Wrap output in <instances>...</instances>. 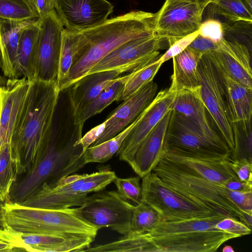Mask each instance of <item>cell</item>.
I'll return each instance as SVG.
<instances>
[{
    "mask_svg": "<svg viewBox=\"0 0 252 252\" xmlns=\"http://www.w3.org/2000/svg\"><path fill=\"white\" fill-rule=\"evenodd\" d=\"M84 124L73 110L64 108L54 115L49 142L36 167L17 179L10 193L11 202L21 203L35 194L44 184L52 185L83 168V146L80 142Z\"/></svg>",
    "mask_w": 252,
    "mask_h": 252,
    "instance_id": "obj_1",
    "label": "cell"
},
{
    "mask_svg": "<svg viewBox=\"0 0 252 252\" xmlns=\"http://www.w3.org/2000/svg\"><path fill=\"white\" fill-rule=\"evenodd\" d=\"M60 91L57 82H30L23 111L10 141L18 176L32 171L45 150Z\"/></svg>",
    "mask_w": 252,
    "mask_h": 252,
    "instance_id": "obj_2",
    "label": "cell"
},
{
    "mask_svg": "<svg viewBox=\"0 0 252 252\" xmlns=\"http://www.w3.org/2000/svg\"><path fill=\"white\" fill-rule=\"evenodd\" d=\"M156 13L133 10L108 19L102 24L82 32L87 43L75 59L63 89L86 75L101 59L126 42L153 35Z\"/></svg>",
    "mask_w": 252,
    "mask_h": 252,
    "instance_id": "obj_3",
    "label": "cell"
},
{
    "mask_svg": "<svg viewBox=\"0 0 252 252\" xmlns=\"http://www.w3.org/2000/svg\"><path fill=\"white\" fill-rule=\"evenodd\" d=\"M0 222L2 229L20 233L83 235L95 238L98 231L78 216L76 208L45 209L11 201L2 204Z\"/></svg>",
    "mask_w": 252,
    "mask_h": 252,
    "instance_id": "obj_4",
    "label": "cell"
},
{
    "mask_svg": "<svg viewBox=\"0 0 252 252\" xmlns=\"http://www.w3.org/2000/svg\"><path fill=\"white\" fill-rule=\"evenodd\" d=\"M153 172L167 186L188 199L244 223L246 212L230 199L228 189L222 185L197 175L186 166L168 158L163 151L161 158Z\"/></svg>",
    "mask_w": 252,
    "mask_h": 252,
    "instance_id": "obj_5",
    "label": "cell"
},
{
    "mask_svg": "<svg viewBox=\"0 0 252 252\" xmlns=\"http://www.w3.org/2000/svg\"><path fill=\"white\" fill-rule=\"evenodd\" d=\"M116 177L108 167L91 174H72L52 185L44 184L35 194L20 204L51 209L80 207L89 193L103 190Z\"/></svg>",
    "mask_w": 252,
    "mask_h": 252,
    "instance_id": "obj_6",
    "label": "cell"
},
{
    "mask_svg": "<svg viewBox=\"0 0 252 252\" xmlns=\"http://www.w3.org/2000/svg\"><path fill=\"white\" fill-rule=\"evenodd\" d=\"M163 152L179 157L204 159L225 158L231 154L226 144L213 140L187 117L172 110Z\"/></svg>",
    "mask_w": 252,
    "mask_h": 252,
    "instance_id": "obj_7",
    "label": "cell"
},
{
    "mask_svg": "<svg viewBox=\"0 0 252 252\" xmlns=\"http://www.w3.org/2000/svg\"><path fill=\"white\" fill-rule=\"evenodd\" d=\"M197 73L200 98L231 155L235 151V145L227 105L224 76L211 52L202 56Z\"/></svg>",
    "mask_w": 252,
    "mask_h": 252,
    "instance_id": "obj_8",
    "label": "cell"
},
{
    "mask_svg": "<svg viewBox=\"0 0 252 252\" xmlns=\"http://www.w3.org/2000/svg\"><path fill=\"white\" fill-rule=\"evenodd\" d=\"M141 179L142 200L155 209L162 220H178L222 215L178 193L167 186L153 171Z\"/></svg>",
    "mask_w": 252,
    "mask_h": 252,
    "instance_id": "obj_9",
    "label": "cell"
},
{
    "mask_svg": "<svg viewBox=\"0 0 252 252\" xmlns=\"http://www.w3.org/2000/svg\"><path fill=\"white\" fill-rule=\"evenodd\" d=\"M134 206L117 191L102 190L87 196L84 203L76 208V212L81 219L98 230L109 227L126 236Z\"/></svg>",
    "mask_w": 252,
    "mask_h": 252,
    "instance_id": "obj_10",
    "label": "cell"
},
{
    "mask_svg": "<svg viewBox=\"0 0 252 252\" xmlns=\"http://www.w3.org/2000/svg\"><path fill=\"white\" fill-rule=\"evenodd\" d=\"M166 47L169 48L166 40L157 34L128 41L101 59L87 74L107 70L122 73L137 70L156 59L159 56L158 50Z\"/></svg>",
    "mask_w": 252,
    "mask_h": 252,
    "instance_id": "obj_11",
    "label": "cell"
},
{
    "mask_svg": "<svg viewBox=\"0 0 252 252\" xmlns=\"http://www.w3.org/2000/svg\"><path fill=\"white\" fill-rule=\"evenodd\" d=\"M38 20L34 81L57 83L63 26L55 9Z\"/></svg>",
    "mask_w": 252,
    "mask_h": 252,
    "instance_id": "obj_12",
    "label": "cell"
},
{
    "mask_svg": "<svg viewBox=\"0 0 252 252\" xmlns=\"http://www.w3.org/2000/svg\"><path fill=\"white\" fill-rule=\"evenodd\" d=\"M204 10L194 3L165 0L156 13V34L166 39L169 47L177 40L198 31Z\"/></svg>",
    "mask_w": 252,
    "mask_h": 252,
    "instance_id": "obj_13",
    "label": "cell"
},
{
    "mask_svg": "<svg viewBox=\"0 0 252 252\" xmlns=\"http://www.w3.org/2000/svg\"><path fill=\"white\" fill-rule=\"evenodd\" d=\"M55 9L65 29L82 32L106 21L113 5L107 0H57Z\"/></svg>",
    "mask_w": 252,
    "mask_h": 252,
    "instance_id": "obj_14",
    "label": "cell"
},
{
    "mask_svg": "<svg viewBox=\"0 0 252 252\" xmlns=\"http://www.w3.org/2000/svg\"><path fill=\"white\" fill-rule=\"evenodd\" d=\"M148 236L154 247V252H216L224 242L240 237L238 235L218 230Z\"/></svg>",
    "mask_w": 252,
    "mask_h": 252,
    "instance_id": "obj_15",
    "label": "cell"
},
{
    "mask_svg": "<svg viewBox=\"0 0 252 252\" xmlns=\"http://www.w3.org/2000/svg\"><path fill=\"white\" fill-rule=\"evenodd\" d=\"M176 92L169 89L159 91L138 116V121L123 141L116 156L128 164L143 140L167 113Z\"/></svg>",
    "mask_w": 252,
    "mask_h": 252,
    "instance_id": "obj_16",
    "label": "cell"
},
{
    "mask_svg": "<svg viewBox=\"0 0 252 252\" xmlns=\"http://www.w3.org/2000/svg\"><path fill=\"white\" fill-rule=\"evenodd\" d=\"M0 239L19 249L21 252H84L94 238L83 235H57L20 233L0 230Z\"/></svg>",
    "mask_w": 252,
    "mask_h": 252,
    "instance_id": "obj_17",
    "label": "cell"
},
{
    "mask_svg": "<svg viewBox=\"0 0 252 252\" xmlns=\"http://www.w3.org/2000/svg\"><path fill=\"white\" fill-rule=\"evenodd\" d=\"M158 88L157 83L153 81L125 99L104 122L102 134L90 146L111 139L133 123L154 99Z\"/></svg>",
    "mask_w": 252,
    "mask_h": 252,
    "instance_id": "obj_18",
    "label": "cell"
},
{
    "mask_svg": "<svg viewBox=\"0 0 252 252\" xmlns=\"http://www.w3.org/2000/svg\"><path fill=\"white\" fill-rule=\"evenodd\" d=\"M30 82L24 77L8 79L0 88V149L10 144L22 114Z\"/></svg>",
    "mask_w": 252,
    "mask_h": 252,
    "instance_id": "obj_19",
    "label": "cell"
},
{
    "mask_svg": "<svg viewBox=\"0 0 252 252\" xmlns=\"http://www.w3.org/2000/svg\"><path fill=\"white\" fill-rule=\"evenodd\" d=\"M218 42V49L211 53L220 69L231 79L252 89V51L223 37Z\"/></svg>",
    "mask_w": 252,
    "mask_h": 252,
    "instance_id": "obj_20",
    "label": "cell"
},
{
    "mask_svg": "<svg viewBox=\"0 0 252 252\" xmlns=\"http://www.w3.org/2000/svg\"><path fill=\"white\" fill-rule=\"evenodd\" d=\"M171 113V109L143 140L129 164L141 178L153 171L161 158L165 134Z\"/></svg>",
    "mask_w": 252,
    "mask_h": 252,
    "instance_id": "obj_21",
    "label": "cell"
},
{
    "mask_svg": "<svg viewBox=\"0 0 252 252\" xmlns=\"http://www.w3.org/2000/svg\"><path fill=\"white\" fill-rule=\"evenodd\" d=\"M35 19L15 21L0 19V68L8 79L20 78L18 61L19 37L22 30Z\"/></svg>",
    "mask_w": 252,
    "mask_h": 252,
    "instance_id": "obj_22",
    "label": "cell"
},
{
    "mask_svg": "<svg viewBox=\"0 0 252 252\" xmlns=\"http://www.w3.org/2000/svg\"><path fill=\"white\" fill-rule=\"evenodd\" d=\"M171 109L187 117L213 140L226 144L209 120L200 94L186 90L176 92Z\"/></svg>",
    "mask_w": 252,
    "mask_h": 252,
    "instance_id": "obj_23",
    "label": "cell"
},
{
    "mask_svg": "<svg viewBox=\"0 0 252 252\" xmlns=\"http://www.w3.org/2000/svg\"><path fill=\"white\" fill-rule=\"evenodd\" d=\"M122 73L118 70H107L88 74L70 86V95L76 112L92 101Z\"/></svg>",
    "mask_w": 252,
    "mask_h": 252,
    "instance_id": "obj_24",
    "label": "cell"
},
{
    "mask_svg": "<svg viewBox=\"0 0 252 252\" xmlns=\"http://www.w3.org/2000/svg\"><path fill=\"white\" fill-rule=\"evenodd\" d=\"M202 55L188 47L172 58L173 71L170 90L176 92L186 90L200 94L197 67Z\"/></svg>",
    "mask_w": 252,
    "mask_h": 252,
    "instance_id": "obj_25",
    "label": "cell"
},
{
    "mask_svg": "<svg viewBox=\"0 0 252 252\" xmlns=\"http://www.w3.org/2000/svg\"><path fill=\"white\" fill-rule=\"evenodd\" d=\"M163 153L169 159L182 164L197 175L214 183L224 186L228 181L239 180L229 166V157L204 159L179 157Z\"/></svg>",
    "mask_w": 252,
    "mask_h": 252,
    "instance_id": "obj_26",
    "label": "cell"
},
{
    "mask_svg": "<svg viewBox=\"0 0 252 252\" xmlns=\"http://www.w3.org/2000/svg\"><path fill=\"white\" fill-rule=\"evenodd\" d=\"M224 76L227 105L231 122L251 119L252 89L234 80L225 74Z\"/></svg>",
    "mask_w": 252,
    "mask_h": 252,
    "instance_id": "obj_27",
    "label": "cell"
},
{
    "mask_svg": "<svg viewBox=\"0 0 252 252\" xmlns=\"http://www.w3.org/2000/svg\"><path fill=\"white\" fill-rule=\"evenodd\" d=\"M39 29L37 18L22 30L18 42L19 75L26 78L29 82L34 81L36 45Z\"/></svg>",
    "mask_w": 252,
    "mask_h": 252,
    "instance_id": "obj_28",
    "label": "cell"
},
{
    "mask_svg": "<svg viewBox=\"0 0 252 252\" xmlns=\"http://www.w3.org/2000/svg\"><path fill=\"white\" fill-rule=\"evenodd\" d=\"M87 43V39L82 32L64 28L57 79L60 90L63 89L75 59Z\"/></svg>",
    "mask_w": 252,
    "mask_h": 252,
    "instance_id": "obj_29",
    "label": "cell"
},
{
    "mask_svg": "<svg viewBox=\"0 0 252 252\" xmlns=\"http://www.w3.org/2000/svg\"><path fill=\"white\" fill-rule=\"evenodd\" d=\"M226 217L216 215L178 220H161L152 230L146 234L150 237H155L189 231L216 230V224Z\"/></svg>",
    "mask_w": 252,
    "mask_h": 252,
    "instance_id": "obj_30",
    "label": "cell"
},
{
    "mask_svg": "<svg viewBox=\"0 0 252 252\" xmlns=\"http://www.w3.org/2000/svg\"><path fill=\"white\" fill-rule=\"evenodd\" d=\"M132 72L122 77H119L110 85L103 89L92 101L78 112H76L78 122L84 124L89 118L100 113L114 101H117L126 81Z\"/></svg>",
    "mask_w": 252,
    "mask_h": 252,
    "instance_id": "obj_31",
    "label": "cell"
},
{
    "mask_svg": "<svg viewBox=\"0 0 252 252\" xmlns=\"http://www.w3.org/2000/svg\"><path fill=\"white\" fill-rule=\"evenodd\" d=\"M138 117L130 125L111 139L94 146L89 147L83 153L85 164L103 163L111 159L119 151L124 139L136 124Z\"/></svg>",
    "mask_w": 252,
    "mask_h": 252,
    "instance_id": "obj_32",
    "label": "cell"
},
{
    "mask_svg": "<svg viewBox=\"0 0 252 252\" xmlns=\"http://www.w3.org/2000/svg\"><path fill=\"white\" fill-rule=\"evenodd\" d=\"M18 176L10 144L0 149V202L10 201V193Z\"/></svg>",
    "mask_w": 252,
    "mask_h": 252,
    "instance_id": "obj_33",
    "label": "cell"
},
{
    "mask_svg": "<svg viewBox=\"0 0 252 252\" xmlns=\"http://www.w3.org/2000/svg\"><path fill=\"white\" fill-rule=\"evenodd\" d=\"M161 219L160 214L155 209L142 200L133 207L129 231L127 235L149 232Z\"/></svg>",
    "mask_w": 252,
    "mask_h": 252,
    "instance_id": "obj_34",
    "label": "cell"
},
{
    "mask_svg": "<svg viewBox=\"0 0 252 252\" xmlns=\"http://www.w3.org/2000/svg\"><path fill=\"white\" fill-rule=\"evenodd\" d=\"M159 56L160 55L144 67L132 72V75L126 81L121 94L117 100V101H124L153 81L162 64L158 61Z\"/></svg>",
    "mask_w": 252,
    "mask_h": 252,
    "instance_id": "obj_35",
    "label": "cell"
},
{
    "mask_svg": "<svg viewBox=\"0 0 252 252\" xmlns=\"http://www.w3.org/2000/svg\"><path fill=\"white\" fill-rule=\"evenodd\" d=\"M235 140V151L230 158H245L252 162V118L232 123Z\"/></svg>",
    "mask_w": 252,
    "mask_h": 252,
    "instance_id": "obj_36",
    "label": "cell"
},
{
    "mask_svg": "<svg viewBox=\"0 0 252 252\" xmlns=\"http://www.w3.org/2000/svg\"><path fill=\"white\" fill-rule=\"evenodd\" d=\"M38 18L32 0H0V19L25 21Z\"/></svg>",
    "mask_w": 252,
    "mask_h": 252,
    "instance_id": "obj_37",
    "label": "cell"
},
{
    "mask_svg": "<svg viewBox=\"0 0 252 252\" xmlns=\"http://www.w3.org/2000/svg\"><path fill=\"white\" fill-rule=\"evenodd\" d=\"M210 4L216 14L231 23H252V13L248 10L242 0H212Z\"/></svg>",
    "mask_w": 252,
    "mask_h": 252,
    "instance_id": "obj_38",
    "label": "cell"
},
{
    "mask_svg": "<svg viewBox=\"0 0 252 252\" xmlns=\"http://www.w3.org/2000/svg\"><path fill=\"white\" fill-rule=\"evenodd\" d=\"M140 176L121 178L117 176L113 182L117 188V192L126 201H132L135 205L142 201V189Z\"/></svg>",
    "mask_w": 252,
    "mask_h": 252,
    "instance_id": "obj_39",
    "label": "cell"
},
{
    "mask_svg": "<svg viewBox=\"0 0 252 252\" xmlns=\"http://www.w3.org/2000/svg\"><path fill=\"white\" fill-rule=\"evenodd\" d=\"M217 230L238 235L240 237L249 235L252 229L240 220L230 217H226L215 225Z\"/></svg>",
    "mask_w": 252,
    "mask_h": 252,
    "instance_id": "obj_40",
    "label": "cell"
},
{
    "mask_svg": "<svg viewBox=\"0 0 252 252\" xmlns=\"http://www.w3.org/2000/svg\"><path fill=\"white\" fill-rule=\"evenodd\" d=\"M224 23L215 19H208L202 22L198 30L199 34L215 41L223 37Z\"/></svg>",
    "mask_w": 252,
    "mask_h": 252,
    "instance_id": "obj_41",
    "label": "cell"
},
{
    "mask_svg": "<svg viewBox=\"0 0 252 252\" xmlns=\"http://www.w3.org/2000/svg\"><path fill=\"white\" fill-rule=\"evenodd\" d=\"M228 163L240 181L252 184V162L245 158L229 157Z\"/></svg>",
    "mask_w": 252,
    "mask_h": 252,
    "instance_id": "obj_42",
    "label": "cell"
},
{
    "mask_svg": "<svg viewBox=\"0 0 252 252\" xmlns=\"http://www.w3.org/2000/svg\"><path fill=\"white\" fill-rule=\"evenodd\" d=\"M199 34L198 31L180 38L171 44L166 52L160 56L158 61L161 63L172 59L184 51Z\"/></svg>",
    "mask_w": 252,
    "mask_h": 252,
    "instance_id": "obj_43",
    "label": "cell"
},
{
    "mask_svg": "<svg viewBox=\"0 0 252 252\" xmlns=\"http://www.w3.org/2000/svg\"><path fill=\"white\" fill-rule=\"evenodd\" d=\"M228 195L230 199L241 209L252 213V191H237L228 189Z\"/></svg>",
    "mask_w": 252,
    "mask_h": 252,
    "instance_id": "obj_44",
    "label": "cell"
},
{
    "mask_svg": "<svg viewBox=\"0 0 252 252\" xmlns=\"http://www.w3.org/2000/svg\"><path fill=\"white\" fill-rule=\"evenodd\" d=\"M188 47L203 55L217 50L219 42L198 34Z\"/></svg>",
    "mask_w": 252,
    "mask_h": 252,
    "instance_id": "obj_45",
    "label": "cell"
},
{
    "mask_svg": "<svg viewBox=\"0 0 252 252\" xmlns=\"http://www.w3.org/2000/svg\"><path fill=\"white\" fill-rule=\"evenodd\" d=\"M105 124L103 122L88 132L80 140L84 152L90 146H91L102 134L104 129Z\"/></svg>",
    "mask_w": 252,
    "mask_h": 252,
    "instance_id": "obj_46",
    "label": "cell"
},
{
    "mask_svg": "<svg viewBox=\"0 0 252 252\" xmlns=\"http://www.w3.org/2000/svg\"><path fill=\"white\" fill-rule=\"evenodd\" d=\"M32 4L41 18L55 8L57 0H32Z\"/></svg>",
    "mask_w": 252,
    "mask_h": 252,
    "instance_id": "obj_47",
    "label": "cell"
},
{
    "mask_svg": "<svg viewBox=\"0 0 252 252\" xmlns=\"http://www.w3.org/2000/svg\"><path fill=\"white\" fill-rule=\"evenodd\" d=\"M224 186L228 189L237 191H252V184L238 180H231L227 182Z\"/></svg>",
    "mask_w": 252,
    "mask_h": 252,
    "instance_id": "obj_48",
    "label": "cell"
},
{
    "mask_svg": "<svg viewBox=\"0 0 252 252\" xmlns=\"http://www.w3.org/2000/svg\"><path fill=\"white\" fill-rule=\"evenodd\" d=\"M0 252H20V251L11 244L0 239Z\"/></svg>",
    "mask_w": 252,
    "mask_h": 252,
    "instance_id": "obj_49",
    "label": "cell"
},
{
    "mask_svg": "<svg viewBox=\"0 0 252 252\" xmlns=\"http://www.w3.org/2000/svg\"><path fill=\"white\" fill-rule=\"evenodd\" d=\"M170 1L173 0H183L191 3H194L199 5L202 8L205 9L207 5L209 4L212 0H167Z\"/></svg>",
    "mask_w": 252,
    "mask_h": 252,
    "instance_id": "obj_50",
    "label": "cell"
},
{
    "mask_svg": "<svg viewBox=\"0 0 252 252\" xmlns=\"http://www.w3.org/2000/svg\"><path fill=\"white\" fill-rule=\"evenodd\" d=\"M242 1L248 10L252 13V0H242Z\"/></svg>",
    "mask_w": 252,
    "mask_h": 252,
    "instance_id": "obj_51",
    "label": "cell"
},
{
    "mask_svg": "<svg viewBox=\"0 0 252 252\" xmlns=\"http://www.w3.org/2000/svg\"><path fill=\"white\" fill-rule=\"evenodd\" d=\"M222 251L223 252H234L233 248L229 245H225Z\"/></svg>",
    "mask_w": 252,
    "mask_h": 252,
    "instance_id": "obj_52",
    "label": "cell"
},
{
    "mask_svg": "<svg viewBox=\"0 0 252 252\" xmlns=\"http://www.w3.org/2000/svg\"><path fill=\"white\" fill-rule=\"evenodd\" d=\"M6 81L7 80L5 76H2L0 75V88L6 83Z\"/></svg>",
    "mask_w": 252,
    "mask_h": 252,
    "instance_id": "obj_53",
    "label": "cell"
},
{
    "mask_svg": "<svg viewBox=\"0 0 252 252\" xmlns=\"http://www.w3.org/2000/svg\"><path fill=\"white\" fill-rule=\"evenodd\" d=\"M3 203H2L1 202H0V210H1V206H2V204ZM2 227H1V224H0V230H2Z\"/></svg>",
    "mask_w": 252,
    "mask_h": 252,
    "instance_id": "obj_54",
    "label": "cell"
},
{
    "mask_svg": "<svg viewBox=\"0 0 252 252\" xmlns=\"http://www.w3.org/2000/svg\"><path fill=\"white\" fill-rule=\"evenodd\" d=\"M0 63H1V61H0Z\"/></svg>",
    "mask_w": 252,
    "mask_h": 252,
    "instance_id": "obj_55",
    "label": "cell"
}]
</instances>
